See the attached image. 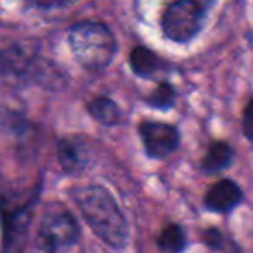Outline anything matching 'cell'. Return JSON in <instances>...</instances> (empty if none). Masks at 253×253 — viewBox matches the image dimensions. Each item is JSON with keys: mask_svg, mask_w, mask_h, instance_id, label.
Returning <instances> with one entry per match:
<instances>
[{"mask_svg": "<svg viewBox=\"0 0 253 253\" xmlns=\"http://www.w3.org/2000/svg\"><path fill=\"white\" fill-rule=\"evenodd\" d=\"M71 195L83 213V219L103 243L116 250L126 247L129 240L127 220L121 212L116 198L105 188L97 184L76 186Z\"/></svg>", "mask_w": 253, "mask_h": 253, "instance_id": "obj_1", "label": "cell"}, {"mask_svg": "<svg viewBox=\"0 0 253 253\" xmlns=\"http://www.w3.org/2000/svg\"><path fill=\"white\" fill-rule=\"evenodd\" d=\"M0 78L40 83L48 88H62L67 76L47 59L24 43H9L0 47Z\"/></svg>", "mask_w": 253, "mask_h": 253, "instance_id": "obj_2", "label": "cell"}, {"mask_svg": "<svg viewBox=\"0 0 253 253\" xmlns=\"http://www.w3.org/2000/svg\"><path fill=\"white\" fill-rule=\"evenodd\" d=\"M67 42L76 62L91 73L110 66L117 45L112 31L98 21H80L67 31Z\"/></svg>", "mask_w": 253, "mask_h": 253, "instance_id": "obj_3", "label": "cell"}, {"mask_svg": "<svg viewBox=\"0 0 253 253\" xmlns=\"http://www.w3.org/2000/svg\"><path fill=\"white\" fill-rule=\"evenodd\" d=\"M80 226L73 213L53 209L42 217L37 245L43 253H69L80 241Z\"/></svg>", "mask_w": 253, "mask_h": 253, "instance_id": "obj_4", "label": "cell"}, {"mask_svg": "<svg viewBox=\"0 0 253 253\" xmlns=\"http://www.w3.org/2000/svg\"><path fill=\"white\" fill-rule=\"evenodd\" d=\"M202 7L195 0H176L162 16V30L169 40L177 43L190 42L200 30Z\"/></svg>", "mask_w": 253, "mask_h": 253, "instance_id": "obj_5", "label": "cell"}, {"mask_svg": "<svg viewBox=\"0 0 253 253\" xmlns=\"http://www.w3.org/2000/svg\"><path fill=\"white\" fill-rule=\"evenodd\" d=\"M140 138L143 141L145 152L150 159L162 160L167 159L170 153H174L179 148L181 134L176 126L166 123H153L145 121L138 127Z\"/></svg>", "mask_w": 253, "mask_h": 253, "instance_id": "obj_6", "label": "cell"}, {"mask_svg": "<svg viewBox=\"0 0 253 253\" xmlns=\"http://www.w3.org/2000/svg\"><path fill=\"white\" fill-rule=\"evenodd\" d=\"M243 202V191L233 179H220L209 186L203 198L205 209L215 213H231Z\"/></svg>", "mask_w": 253, "mask_h": 253, "instance_id": "obj_7", "label": "cell"}, {"mask_svg": "<svg viewBox=\"0 0 253 253\" xmlns=\"http://www.w3.org/2000/svg\"><path fill=\"white\" fill-rule=\"evenodd\" d=\"M31 222V203L28 207L14 210L7 215L5 231H3V252L21 253L26 241V233Z\"/></svg>", "mask_w": 253, "mask_h": 253, "instance_id": "obj_8", "label": "cell"}, {"mask_svg": "<svg viewBox=\"0 0 253 253\" xmlns=\"http://www.w3.org/2000/svg\"><path fill=\"white\" fill-rule=\"evenodd\" d=\"M234 160V150L226 141H215L209 147L202 160V170L205 174H219L229 169Z\"/></svg>", "mask_w": 253, "mask_h": 253, "instance_id": "obj_9", "label": "cell"}, {"mask_svg": "<svg viewBox=\"0 0 253 253\" xmlns=\"http://www.w3.org/2000/svg\"><path fill=\"white\" fill-rule=\"evenodd\" d=\"M57 157L62 169L69 174H76L86 166V155L84 148L74 140H60L57 147Z\"/></svg>", "mask_w": 253, "mask_h": 253, "instance_id": "obj_10", "label": "cell"}, {"mask_svg": "<svg viewBox=\"0 0 253 253\" xmlns=\"http://www.w3.org/2000/svg\"><path fill=\"white\" fill-rule=\"evenodd\" d=\"M88 112L103 126H117L123 121V110L109 97H97L88 103Z\"/></svg>", "mask_w": 253, "mask_h": 253, "instance_id": "obj_11", "label": "cell"}, {"mask_svg": "<svg viewBox=\"0 0 253 253\" xmlns=\"http://www.w3.org/2000/svg\"><path fill=\"white\" fill-rule=\"evenodd\" d=\"M129 66L133 69V73L136 76L141 78H152L155 73H159L164 67V62L160 60V57L157 53L145 47H136L133 48L129 55Z\"/></svg>", "mask_w": 253, "mask_h": 253, "instance_id": "obj_12", "label": "cell"}, {"mask_svg": "<svg viewBox=\"0 0 253 253\" xmlns=\"http://www.w3.org/2000/svg\"><path fill=\"white\" fill-rule=\"evenodd\" d=\"M186 231L179 224H169L157 238V247L166 253H181L186 248Z\"/></svg>", "mask_w": 253, "mask_h": 253, "instance_id": "obj_13", "label": "cell"}, {"mask_svg": "<svg viewBox=\"0 0 253 253\" xmlns=\"http://www.w3.org/2000/svg\"><path fill=\"white\" fill-rule=\"evenodd\" d=\"M148 105L155 107V109H170L176 102V90L170 86L169 83H160L159 86L153 90V93L147 98Z\"/></svg>", "mask_w": 253, "mask_h": 253, "instance_id": "obj_14", "label": "cell"}, {"mask_svg": "<svg viewBox=\"0 0 253 253\" xmlns=\"http://www.w3.org/2000/svg\"><path fill=\"white\" fill-rule=\"evenodd\" d=\"M202 241H203V245H205L207 248H210L212 252L224 250V245H226L224 243L226 238H224V234L220 233L217 227H207L202 233Z\"/></svg>", "mask_w": 253, "mask_h": 253, "instance_id": "obj_15", "label": "cell"}, {"mask_svg": "<svg viewBox=\"0 0 253 253\" xmlns=\"http://www.w3.org/2000/svg\"><path fill=\"white\" fill-rule=\"evenodd\" d=\"M243 133L253 143V98L248 102L247 109H245V114H243Z\"/></svg>", "mask_w": 253, "mask_h": 253, "instance_id": "obj_16", "label": "cell"}, {"mask_svg": "<svg viewBox=\"0 0 253 253\" xmlns=\"http://www.w3.org/2000/svg\"><path fill=\"white\" fill-rule=\"evenodd\" d=\"M31 2L37 7H40V9H60V7L78 2V0H31Z\"/></svg>", "mask_w": 253, "mask_h": 253, "instance_id": "obj_17", "label": "cell"}]
</instances>
